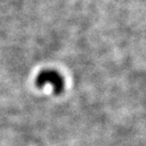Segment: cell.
<instances>
[{
    "label": "cell",
    "mask_w": 146,
    "mask_h": 146,
    "mask_svg": "<svg viewBox=\"0 0 146 146\" xmlns=\"http://www.w3.org/2000/svg\"><path fill=\"white\" fill-rule=\"evenodd\" d=\"M36 85L38 87L49 86L53 88L56 94H60L64 88V80L62 75L54 70H42L36 78Z\"/></svg>",
    "instance_id": "6da1fadb"
}]
</instances>
